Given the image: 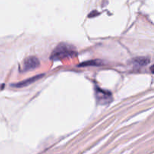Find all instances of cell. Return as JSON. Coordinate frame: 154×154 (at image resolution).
I'll use <instances>...</instances> for the list:
<instances>
[{
    "label": "cell",
    "instance_id": "cell-2",
    "mask_svg": "<svg viewBox=\"0 0 154 154\" xmlns=\"http://www.w3.org/2000/svg\"><path fill=\"white\" fill-rule=\"evenodd\" d=\"M40 65V62L35 57H29L26 59L23 64V71H32L38 68Z\"/></svg>",
    "mask_w": 154,
    "mask_h": 154
},
{
    "label": "cell",
    "instance_id": "cell-3",
    "mask_svg": "<svg viewBox=\"0 0 154 154\" xmlns=\"http://www.w3.org/2000/svg\"><path fill=\"white\" fill-rule=\"evenodd\" d=\"M96 99L100 104H108L111 101V93L102 89H96Z\"/></svg>",
    "mask_w": 154,
    "mask_h": 154
},
{
    "label": "cell",
    "instance_id": "cell-4",
    "mask_svg": "<svg viewBox=\"0 0 154 154\" xmlns=\"http://www.w3.org/2000/svg\"><path fill=\"white\" fill-rule=\"evenodd\" d=\"M44 75V74L42 75H36V76L34 77H32V78H28L26 80H24V81H20V82H18L17 84H11V87H16V88H22V87H27V86L30 85L32 84V83L35 82L36 81H38V79H40L41 78H42Z\"/></svg>",
    "mask_w": 154,
    "mask_h": 154
},
{
    "label": "cell",
    "instance_id": "cell-1",
    "mask_svg": "<svg viewBox=\"0 0 154 154\" xmlns=\"http://www.w3.org/2000/svg\"><path fill=\"white\" fill-rule=\"evenodd\" d=\"M75 54V51L72 49L69 45L61 44L57 45L51 54V59L54 60H60L66 57H72Z\"/></svg>",
    "mask_w": 154,
    "mask_h": 154
},
{
    "label": "cell",
    "instance_id": "cell-7",
    "mask_svg": "<svg viewBox=\"0 0 154 154\" xmlns=\"http://www.w3.org/2000/svg\"><path fill=\"white\" fill-rule=\"evenodd\" d=\"M5 87L4 84H0V90H2V89H3V87Z\"/></svg>",
    "mask_w": 154,
    "mask_h": 154
},
{
    "label": "cell",
    "instance_id": "cell-5",
    "mask_svg": "<svg viewBox=\"0 0 154 154\" xmlns=\"http://www.w3.org/2000/svg\"><path fill=\"white\" fill-rule=\"evenodd\" d=\"M150 61L149 57H137L132 60V64L134 66H138V67H143V66H145L149 64Z\"/></svg>",
    "mask_w": 154,
    "mask_h": 154
},
{
    "label": "cell",
    "instance_id": "cell-6",
    "mask_svg": "<svg viewBox=\"0 0 154 154\" xmlns=\"http://www.w3.org/2000/svg\"><path fill=\"white\" fill-rule=\"evenodd\" d=\"M101 64V61H89V62H85V63H83L80 65V66H99Z\"/></svg>",
    "mask_w": 154,
    "mask_h": 154
}]
</instances>
